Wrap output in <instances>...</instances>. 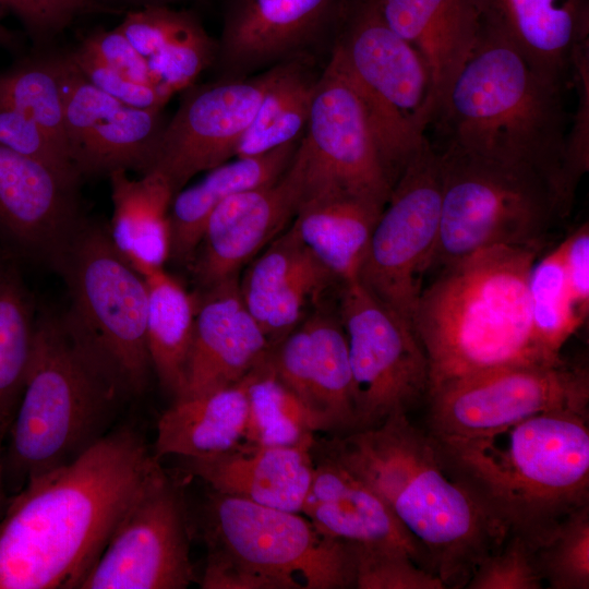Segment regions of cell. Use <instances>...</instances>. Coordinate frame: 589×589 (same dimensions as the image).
I'll return each mask as SVG.
<instances>
[{"mask_svg": "<svg viewBox=\"0 0 589 589\" xmlns=\"http://www.w3.org/2000/svg\"><path fill=\"white\" fill-rule=\"evenodd\" d=\"M159 459L130 426L28 480L0 516V589L80 588Z\"/></svg>", "mask_w": 589, "mask_h": 589, "instance_id": "1", "label": "cell"}, {"mask_svg": "<svg viewBox=\"0 0 589 589\" xmlns=\"http://www.w3.org/2000/svg\"><path fill=\"white\" fill-rule=\"evenodd\" d=\"M313 446L380 495L446 588H465L481 561L509 534L448 470L432 435L408 414L347 434L315 436Z\"/></svg>", "mask_w": 589, "mask_h": 589, "instance_id": "2", "label": "cell"}, {"mask_svg": "<svg viewBox=\"0 0 589 589\" xmlns=\"http://www.w3.org/2000/svg\"><path fill=\"white\" fill-rule=\"evenodd\" d=\"M540 250L485 248L422 288L411 325L429 362L428 397L490 371L563 359L541 346L532 325L529 278Z\"/></svg>", "mask_w": 589, "mask_h": 589, "instance_id": "3", "label": "cell"}, {"mask_svg": "<svg viewBox=\"0 0 589 589\" xmlns=\"http://www.w3.org/2000/svg\"><path fill=\"white\" fill-rule=\"evenodd\" d=\"M431 435L448 470L533 546L589 504L588 413L553 410L480 436Z\"/></svg>", "mask_w": 589, "mask_h": 589, "instance_id": "4", "label": "cell"}, {"mask_svg": "<svg viewBox=\"0 0 589 589\" xmlns=\"http://www.w3.org/2000/svg\"><path fill=\"white\" fill-rule=\"evenodd\" d=\"M561 92L483 21L480 38L435 121L446 131V145L537 171L570 209L575 191L566 173Z\"/></svg>", "mask_w": 589, "mask_h": 589, "instance_id": "5", "label": "cell"}, {"mask_svg": "<svg viewBox=\"0 0 589 589\" xmlns=\"http://www.w3.org/2000/svg\"><path fill=\"white\" fill-rule=\"evenodd\" d=\"M128 398L67 313L36 321L33 357L5 435L4 478L28 480L80 457L107 433Z\"/></svg>", "mask_w": 589, "mask_h": 589, "instance_id": "6", "label": "cell"}, {"mask_svg": "<svg viewBox=\"0 0 589 589\" xmlns=\"http://www.w3.org/2000/svg\"><path fill=\"white\" fill-rule=\"evenodd\" d=\"M440 154V232L430 269L444 268L498 244L542 248L552 226L569 209L537 171L460 151Z\"/></svg>", "mask_w": 589, "mask_h": 589, "instance_id": "7", "label": "cell"}, {"mask_svg": "<svg viewBox=\"0 0 589 589\" xmlns=\"http://www.w3.org/2000/svg\"><path fill=\"white\" fill-rule=\"evenodd\" d=\"M330 58L358 94L393 185L428 139L430 79L417 50L382 17L375 0H352Z\"/></svg>", "mask_w": 589, "mask_h": 589, "instance_id": "8", "label": "cell"}, {"mask_svg": "<svg viewBox=\"0 0 589 589\" xmlns=\"http://www.w3.org/2000/svg\"><path fill=\"white\" fill-rule=\"evenodd\" d=\"M69 289L67 313L80 338L127 398L142 395L152 370L147 284L107 230L82 224L57 263Z\"/></svg>", "mask_w": 589, "mask_h": 589, "instance_id": "9", "label": "cell"}, {"mask_svg": "<svg viewBox=\"0 0 589 589\" xmlns=\"http://www.w3.org/2000/svg\"><path fill=\"white\" fill-rule=\"evenodd\" d=\"M201 532L207 553L273 580L278 589L354 588L351 543L325 534L302 513L211 490Z\"/></svg>", "mask_w": 589, "mask_h": 589, "instance_id": "10", "label": "cell"}, {"mask_svg": "<svg viewBox=\"0 0 589 589\" xmlns=\"http://www.w3.org/2000/svg\"><path fill=\"white\" fill-rule=\"evenodd\" d=\"M338 313L353 384L356 431L374 428L394 414H408L426 401L430 371L412 326L361 283L339 287Z\"/></svg>", "mask_w": 589, "mask_h": 589, "instance_id": "11", "label": "cell"}, {"mask_svg": "<svg viewBox=\"0 0 589 589\" xmlns=\"http://www.w3.org/2000/svg\"><path fill=\"white\" fill-rule=\"evenodd\" d=\"M441 206L440 154L426 139L392 188L358 277L410 325L437 242Z\"/></svg>", "mask_w": 589, "mask_h": 589, "instance_id": "12", "label": "cell"}, {"mask_svg": "<svg viewBox=\"0 0 589 589\" xmlns=\"http://www.w3.org/2000/svg\"><path fill=\"white\" fill-rule=\"evenodd\" d=\"M294 161L302 179L301 202L339 194L383 208L390 195L393 182L364 107L330 57L321 72Z\"/></svg>", "mask_w": 589, "mask_h": 589, "instance_id": "13", "label": "cell"}, {"mask_svg": "<svg viewBox=\"0 0 589 589\" xmlns=\"http://www.w3.org/2000/svg\"><path fill=\"white\" fill-rule=\"evenodd\" d=\"M182 488L158 462L81 589H184L195 579Z\"/></svg>", "mask_w": 589, "mask_h": 589, "instance_id": "14", "label": "cell"}, {"mask_svg": "<svg viewBox=\"0 0 589 589\" xmlns=\"http://www.w3.org/2000/svg\"><path fill=\"white\" fill-rule=\"evenodd\" d=\"M426 402L431 434L480 436L546 411L588 413L589 373L565 359L503 368L444 387Z\"/></svg>", "mask_w": 589, "mask_h": 589, "instance_id": "15", "label": "cell"}, {"mask_svg": "<svg viewBox=\"0 0 589 589\" xmlns=\"http://www.w3.org/2000/svg\"><path fill=\"white\" fill-rule=\"evenodd\" d=\"M275 72L276 64L255 76L188 87L163 129L147 171L165 176L176 193L199 172L235 158Z\"/></svg>", "mask_w": 589, "mask_h": 589, "instance_id": "16", "label": "cell"}, {"mask_svg": "<svg viewBox=\"0 0 589 589\" xmlns=\"http://www.w3.org/2000/svg\"><path fill=\"white\" fill-rule=\"evenodd\" d=\"M352 0H225L217 58L224 77L304 56L339 28Z\"/></svg>", "mask_w": 589, "mask_h": 589, "instance_id": "17", "label": "cell"}, {"mask_svg": "<svg viewBox=\"0 0 589 589\" xmlns=\"http://www.w3.org/2000/svg\"><path fill=\"white\" fill-rule=\"evenodd\" d=\"M276 375L320 420L323 431H356L346 333L337 312L317 306L268 351Z\"/></svg>", "mask_w": 589, "mask_h": 589, "instance_id": "18", "label": "cell"}, {"mask_svg": "<svg viewBox=\"0 0 589 589\" xmlns=\"http://www.w3.org/2000/svg\"><path fill=\"white\" fill-rule=\"evenodd\" d=\"M301 199V173L292 159L275 182L220 203L209 215L191 261L200 290L237 278L242 266L286 230Z\"/></svg>", "mask_w": 589, "mask_h": 589, "instance_id": "19", "label": "cell"}, {"mask_svg": "<svg viewBox=\"0 0 589 589\" xmlns=\"http://www.w3.org/2000/svg\"><path fill=\"white\" fill-rule=\"evenodd\" d=\"M76 181L0 146V225L29 254L57 265L83 224Z\"/></svg>", "mask_w": 589, "mask_h": 589, "instance_id": "20", "label": "cell"}, {"mask_svg": "<svg viewBox=\"0 0 589 589\" xmlns=\"http://www.w3.org/2000/svg\"><path fill=\"white\" fill-rule=\"evenodd\" d=\"M195 297L193 340L179 398L239 383L271 349L241 298L238 277L200 290Z\"/></svg>", "mask_w": 589, "mask_h": 589, "instance_id": "21", "label": "cell"}, {"mask_svg": "<svg viewBox=\"0 0 589 589\" xmlns=\"http://www.w3.org/2000/svg\"><path fill=\"white\" fill-rule=\"evenodd\" d=\"M341 285L303 244L292 226L253 259L239 279L241 298L271 347L320 306L321 298Z\"/></svg>", "mask_w": 589, "mask_h": 589, "instance_id": "22", "label": "cell"}, {"mask_svg": "<svg viewBox=\"0 0 589 589\" xmlns=\"http://www.w3.org/2000/svg\"><path fill=\"white\" fill-rule=\"evenodd\" d=\"M312 453L313 476L301 513L329 537L402 549L430 570L423 549L380 495L338 460L314 446Z\"/></svg>", "mask_w": 589, "mask_h": 589, "instance_id": "23", "label": "cell"}, {"mask_svg": "<svg viewBox=\"0 0 589 589\" xmlns=\"http://www.w3.org/2000/svg\"><path fill=\"white\" fill-rule=\"evenodd\" d=\"M485 24L549 83L565 85L588 51L589 0H477Z\"/></svg>", "mask_w": 589, "mask_h": 589, "instance_id": "24", "label": "cell"}, {"mask_svg": "<svg viewBox=\"0 0 589 589\" xmlns=\"http://www.w3.org/2000/svg\"><path fill=\"white\" fill-rule=\"evenodd\" d=\"M387 25L422 58L435 122L448 89L483 29L477 0H375Z\"/></svg>", "mask_w": 589, "mask_h": 589, "instance_id": "25", "label": "cell"}, {"mask_svg": "<svg viewBox=\"0 0 589 589\" xmlns=\"http://www.w3.org/2000/svg\"><path fill=\"white\" fill-rule=\"evenodd\" d=\"M314 440L297 446L240 444L218 455L182 460L187 472L213 491L301 513L313 476Z\"/></svg>", "mask_w": 589, "mask_h": 589, "instance_id": "26", "label": "cell"}, {"mask_svg": "<svg viewBox=\"0 0 589 589\" xmlns=\"http://www.w3.org/2000/svg\"><path fill=\"white\" fill-rule=\"evenodd\" d=\"M300 141L264 154L235 157L207 170L196 183L176 192L168 214L169 260L191 262L212 212L235 194L278 180L291 165Z\"/></svg>", "mask_w": 589, "mask_h": 589, "instance_id": "27", "label": "cell"}, {"mask_svg": "<svg viewBox=\"0 0 589 589\" xmlns=\"http://www.w3.org/2000/svg\"><path fill=\"white\" fill-rule=\"evenodd\" d=\"M244 378L204 394L175 399L159 417L154 455L197 458L238 447L248 420Z\"/></svg>", "mask_w": 589, "mask_h": 589, "instance_id": "28", "label": "cell"}, {"mask_svg": "<svg viewBox=\"0 0 589 589\" xmlns=\"http://www.w3.org/2000/svg\"><path fill=\"white\" fill-rule=\"evenodd\" d=\"M109 178L113 213L107 232L115 249L143 276L164 268L170 253V183L155 170L131 179L119 169Z\"/></svg>", "mask_w": 589, "mask_h": 589, "instance_id": "29", "label": "cell"}, {"mask_svg": "<svg viewBox=\"0 0 589 589\" xmlns=\"http://www.w3.org/2000/svg\"><path fill=\"white\" fill-rule=\"evenodd\" d=\"M383 208L348 195L314 196L300 203L291 226L315 257L345 284L358 279Z\"/></svg>", "mask_w": 589, "mask_h": 589, "instance_id": "30", "label": "cell"}, {"mask_svg": "<svg viewBox=\"0 0 589 589\" xmlns=\"http://www.w3.org/2000/svg\"><path fill=\"white\" fill-rule=\"evenodd\" d=\"M144 278L148 291L146 340L152 370L163 389L177 399L185 384L196 297L165 268L146 274Z\"/></svg>", "mask_w": 589, "mask_h": 589, "instance_id": "31", "label": "cell"}, {"mask_svg": "<svg viewBox=\"0 0 589 589\" xmlns=\"http://www.w3.org/2000/svg\"><path fill=\"white\" fill-rule=\"evenodd\" d=\"M321 72L304 56L277 63L235 157L260 155L299 142L308 125Z\"/></svg>", "mask_w": 589, "mask_h": 589, "instance_id": "32", "label": "cell"}, {"mask_svg": "<svg viewBox=\"0 0 589 589\" xmlns=\"http://www.w3.org/2000/svg\"><path fill=\"white\" fill-rule=\"evenodd\" d=\"M163 109L122 105L91 128L71 152L79 173L134 169L145 173L166 124Z\"/></svg>", "mask_w": 589, "mask_h": 589, "instance_id": "33", "label": "cell"}, {"mask_svg": "<svg viewBox=\"0 0 589 589\" xmlns=\"http://www.w3.org/2000/svg\"><path fill=\"white\" fill-rule=\"evenodd\" d=\"M244 381L249 410L241 444L297 446L313 441L315 433L323 431L317 417L276 375L267 357Z\"/></svg>", "mask_w": 589, "mask_h": 589, "instance_id": "34", "label": "cell"}, {"mask_svg": "<svg viewBox=\"0 0 589 589\" xmlns=\"http://www.w3.org/2000/svg\"><path fill=\"white\" fill-rule=\"evenodd\" d=\"M36 321L29 297L12 268L0 265V437L16 412L29 370Z\"/></svg>", "mask_w": 589, "mask_h": 589, "instance_id": "35", "label": "cell"}, {"mask_svg": "<svg viewBox=\"0 0 589 589\" xmlns=\"http://www.w3.org/2000/svg\"><path fill=\"white\" fill-rule=\"evenodd\" d=\"M529 296L537 339L550 354L560 357L565 342L586 320L569 288L560 245L536 261Z\"/></svg>", "mask_w": 589, "mask_h": 589, "instance_id": "36", "label": "cell"}, {"mask_svg": "<svg viewBox=\"0 0 589 589\" xmlns=\"http://www.w3.org/2000/svg\"><path fill=\"white\" fill-rule=\"evenodd\" d=\"M0 100L29 117L71 160L59 61L25 65L0 76Z\"/></svg>", "mask_w": 589, "mask_h": 589, "instance_id": "37", "label": "cell"}, {"mask_svg": "<svg viewBox=\"0 0 589 589\" xmlns=\"http://www.w3.org/2000/svg\"><path fill=\"white\" fill-rule=\"evenodd\" d=\"M540 575L551 589L589 588V504L561 519L534 546Z\"/></svg>", "mask_w": 589, "mask_h": 589, "instance_id": "38", "label": "cell"}, {"mask_svg": "<svg viewBox=\"0 0 589 589\" xmlns=\"http://www.w3.org/2000/svg\"><path fill=\"white\" fill-rule=\"evenodd\" d=\"M357 589H444L443 581L405 550L350 542Z\"/></svg>", "mask_w": 589, "mask_h": 589, "instance_id": "39", "label": "cell"}, {"mask_svg": "<svg viewBox=\"0 0 589 589\" xmlns=\"http://www.w3.org/2000/svg\"><path fill=\"white\" fill-rule=\"evenodd\" d=\"M217 50L218 43L197 21L149 57L148 68L157 86L172 96L192 86L217 58Z\"/></svg>", "mask_w": 589, "mask_h": 589, "instance_id": "40", "label": "cell"}, {"mask_svg": "<svg viewBox=\"0 0 589 589\" xmlns=\"http://www.w3.org/2000/svg\"><path fill=\"white\" fill-rule=\"evenodd\" d=\"M544 581L534 558V546L510 533L503 545L474 569L467 589H540Z\"/></svg>", "mask_w": 589, "mask_h": 589, "instance_id": "41", "label": "cell"}, {"mask_svg": "<svg viewBox=\"0 0 589 589\" xmlns=\"http://www.w3.org/2000/svg\"><path fill=\"white\" fill-rule=\"evenodd\" d=\"M0 146L35 159L68 179H79L70 158L47 134L29 117L3 100H0Z\"/></svg>", "mask_w": 589, "mask_h": 589, "instance_id": "42", "label": "cell"}, {"mask_svg": "<svg viewBox=\"0 0 589 589\" xmlns=\"http://www.w3.org/2000/svg\"><path fill=\"white\" fill-rule=\"evenodd\" d=\"M197 21L189 11L172 9L165 3H152L129 11L117 28L148 59Z\"/></svg>", "mask_w": 589, "mask_h": 589, "instance_id": "43", "label": "cell"}, {"mask_svg": "<svg viewBox=\"0 0 589 589\" xmlns=\"http://www.w3.org/2000/svg\"><path fill=\"white\" fill-rule=\"evenodd\" d=\"M68 59L87 81L125 106L163 109L171 97L158 87L128 79L97 58L82 44Z\"/></svg>", "mask_w": 589, "mask_h": 589, "instance_id": "44", "label": "cell"}, {"mask_svg": "<svg viewBox=\"0 0 589 589\" xmlns=\"http://www.w3.org/2000/svg\"><path fill=\"white\" fill-rule=\"evenodd\" d=\"M0 7L39 39L59 34L80 16L115 10L99 0H0Z\"/></svg>", "mask_w": 589, "mask_h": 589, "instance_id": "45", "label": "cell"}, {"mask_svg": "<svg viewBox=\"0 0 589 589\" xmlns=\"http://www.w3.org/2000/svg\"><path fill=\"white\" fill-rule=\"evenodd\" d=\"M81 44L128 79L140 84L160 88L151 74L147 59L131 45L117 27L96 31Z\"/></svg>", "mask_w": 589, "mask_h": 589, "instance_id": "46", "label": "cell"}, {"mask_svg": "<svg viewBox=\"0 0 589 589\" xmlns=\"http://www.w3.org/2000/svg\"><path fill=\"white\" fill-rule=\"evenodd\" d=\"M562 260L575 302L587 317L589 310V226L582 224L561 244Z\"/></svg>", "mask_w": 589, "mask_h": 589, "instance_id": "47", "label": "cell"}, {"mask_svg": "<svg viewBox=\"0 0 589 589\" xmlns=\"http://www.w3.org/2000/svg\"><path fill=\"white\" fill-rule=\"evenodd\" d=\"M2 438L0 437V516L3 512L4 506V467H3V450H2Z\"/></svg>", "mask_w": 589, "mask_h": 589, "instance_id": "48", "label": "cell"}, {"mask_svg": "<svg viewBox=\"0 0 589 589\" xmlns=\"http://www.w3.org/2000/svg\"><path fill=\"white\" fill-rule=\"evenodd\" d=\"M14 43V36L0 23V45L10 46Z\"/></svg>", "mask_w": 589, "mask_h": 589, "instance_id": "49", "label": "cell"}, {"mask_svg": "<svg viewBox=\"0 0 589 589\" xmlns=\"http://www.w3.org/2000/svg\"><path fill=\"white\" fill-rule=\"evenodd\" d=\"M130 1H142L144 2V5H146V4H152V3H164V1H167V0H130Z\"/></svg>", "mask_w": 589, "mask_h": 589, "instance_id": "50", "label": "cell"}]
</instances>
